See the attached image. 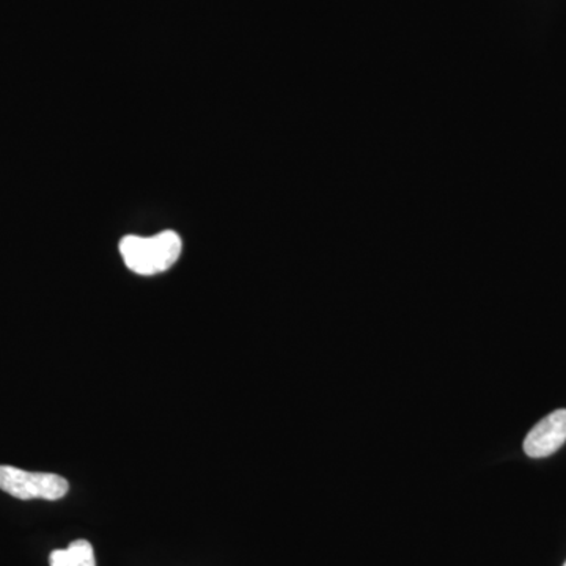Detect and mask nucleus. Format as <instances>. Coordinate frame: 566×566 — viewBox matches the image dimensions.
<instances>
[{"label": "nucleus", "instance_id": "f257e3e1", "mask_svg": "<svg viewBox=\"0 0 566 566\" xmlns=\"http://www.w3.org/2000/svg\"><path fill=\"white\" fill-rule=\"evenodd\" d=\"M126 266L140 275H153L169 270L181 253V240L172 230L151 238L126 237L120 243Z\"/></svg>", "mask_w": 566, "mask_h": 566}, {"label": "nucleus", "instance_id": "f03ea898", "mask_svg": "<svg viewBox=\"0 0 566 566\" xmlns=\"http://www.w3.org/2000/svg\"><path fill=\"white\" fill-rule=\"evenodd\" d=\"M0 490L21 501H32V499L59 501L69 493L70 485L61 475L22 471L13 465H0Z\"/></svg>", "mask_w": 566, "mask_h": 566}, {"label": "nucleus", "instance_id": "7ed1b4c3", "mask_svg": "<svg viewBox=\"0 0 566 566\" xmlns=\"http://www.w3.org/2000/svg\"><path fill=\"white\" fill-rule=\"evenodd\" d=\"M566 442V409L551 412L532 428L524 441V452L531 458L556 453Z\"/></svg>", "mask_w": 566, "mask_h": 566}, {"label": "nucleus", "instance_id": "20e7f679", "mask_svg": "<svg viewBox=\"0 0 566 566\" xmlns=\"http://www.w3.org/2000/svg\"><path fill=\"white\" fill-rule=\"evenodd\" d=\"M51 566H96L93 546L87 539H76L66 549L52 551Z\"/></svg>", "mask_w": 566, "mask_h": 566}, {"label": "nucleus", "instance_id": "39448f33", "mask_svg": "<svg viewBox=\"0 0 566 566\" xmlns=\"http://www.w3.org/2000/svg\"><path fill=\"white\" fill-rule=\"evenodd\" d=\"M565 566H566V564H565Z\"/></svg>", "mask_w": 566, "mask_h": 566}]
</instances>
